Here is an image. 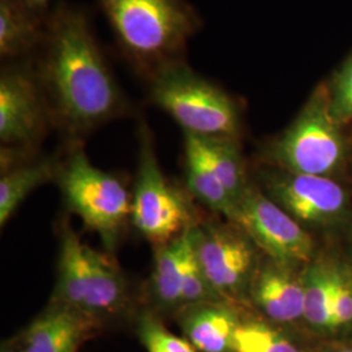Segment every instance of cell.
I'll return each mask as SVG.
<instances>
[{"mask_svg":"<svg viewBox=\"0 0 352 352\" xmlns=\"http://www.w3.org/2000/svg\"><path fill=\"white\" fill-rule=\"evenodd\" d=\"M34 64L54 124L78 139L124 115L126 97L104 59L87 14L60 6L49 14Z\"/></svg>","mask_w":352,"mask_h":352,"instance_id":"6da1fadb","label":"cell"},{"mask_svg":"<svg viewBox=\"0 0 352 352\" xmlns=\"http://www.w3.org/2000/svg\"><path fill=\"white\" fill-rule=\"evenodd\" d=\"M58 278L51 302H60L109 329L135 324L140 307L129 280L107 253L82 243L69 223L59 230Z\"/></svg>","mask_w":352,"mask_h":352,"instance_id":"7a4b0ae2","label":"cell"},{"mask_svg":"<svg viewBox=\"0 0 352 352\" xmlns=\"http://www.w3.org/2000/svg\"><path fill=\"white\" fill-rule=\"evenodd\" d=\"M128 60L146 78L182 59L201 20L186 0H98Z\"/></svg>","mask_w":352,"mask_h":352,"instance_id":"3957f363","label":"cell"},{"mask_svg":"<svg viewBox=\"0 0 352 352\" xmlns=\"http://www.w3.org/2000/svg\"><path fill=\"white\" fill-rule=\"evenodd\" d=\"M148 80L151 101L168 113L184 133L201 139H236V102L183 59L160 67Z\"/></svg>","mask_w":352,"mask_h":352,"instance_id":"277c9868","label":"cell"},{"mask_svg":"<svg viewBox=\"0 0 352 352\" xmlns=\"http://www.w3.org/2000/svg\"><path fill=\"white\" fill-rule=\"evenodd\" d=\"M56 182L68 209L113 251L132 222V193L124 183L91 164L77 141L58 161Z\"/></svg>","mask_w":352,"mask_h":352,"instance_id":"5b68a950","label":"cell"},{"mask_svg":"<svg viewBox=\"0 0 352 352\" xmlns=\"http://www.w3.org/2000/svg\"><path fill=\"white\" fill-rule=\"evenodd\" d=\"M188 197L168 180L158 164L151 131L140 128L139 167L132 193V225L154 248L200 223Z\"/></svg>","mask_w":352,"mask_h":352,"instance_id":"8992f818","label":"cell"},{"mask_svg":"<svg viewBox=\"0 0 352 352\" xmlns=\"http://www.w3.org/2000/svg\"><path fill=\"white\" fill-rule=\"evenodd\" d=\"M340 124L330 109V91L316 89L298 118L270 148V157L285 171L330 177L344 158Z\"/></svg>","mask_w":352,"mask_h":352,"instance_id":"52a82bcc","label":"cell"},{"mask_svg":"<svg viewBox=\"0 0 352 352\" xmlns=\"http://www.w3.org/2000/svg\"><path fill=\"white\" fill-rule=\"evenodd\" d=\"M54 123L50 104L38 78L34 63L17 60L0 75L1 168L36 149Z\"/></svg>","mask_w":352,"mask_h":352,"instance_id":"ba28073f","label":"cell"},{"mask_svg":"<svg viewBox=\"0 0 352 352\" xmlns=\"http://www.w3.org/2000/svg\"><path fill=\"white\" fill-rule=\"evenodd\" d=\"M193 243L202 270L222 300L238 304L250 296L260 265L258 248L239 226L201 219L195 226Z\"/></svg>","mask_w":352,"mask_h":352,"instance_id":"9c48e42d","label":"cell"},{"mask_svg":"<svg viewBox=\"0 0 352 352\" xmlns=\"http://www.w3.org/2000/svg\"><path fill=\"white\" fill-rule=\"evenodd\" d=\"M231 222L250 236L258 251L277 263L296 267L312 257L314 240L304 227L252 186L236 204Z\"/></svg>","mask_w":352,"mask_h":352,"instance_id":"30bf717a","label":"cell"},{"mask_svg":"<svg viewBox=\"0 0 352 352\" xmlns=\"http://www.w3.org/2000/svg\"><path fill=\"white\" fill-rule=\"evenodd\" d=\"M267 187L273 201L302 226L330 223L346 210L344 189L327 176L285 171L270 176Z\"/></svg>","mask_w":352,"mask_h":352,"instance_id":"8fae6325","label":"cell"},{"mask_svg":"<svg viewBox=\"0 0 352 352\" xmlns=\"http://www.w3.org/2000/svg\"><path fill=\"white\" fill-rule=\"evenodd\" d=\"M103 330L97 320L50 300L12 340L20 352H77Z\"/></svg>","mask_w":352,"mask_h":352,"instance_id":"7c38bea8","label":"cell"},{"mask_svg":"<svg viewBox=\"0 0 352 352\" xmlns=\"http://www.w3.org/2000/svg\"><path fill=\"white\" fill-rule=\"evenodd\" d=\"M248 299L265 320L274 324L295 322L304 312L302 276L296 273V267L266 257L252 279Z\"/></svg>","mask_w":352,"mask_h":352,"instance_id":"4fadbf2b","label":"cell"},{"mask_svg":"<svg viewBox=\"0 0 352 352\" xmlns=\"http://www.w3.org/2000/svg\"><path fill=\"white\" fill-rule=\"evenodd\" d=\"M195 226L175 240L154 248V260L142 308L161 318L175 317L182 309V294Z\"/></svg>","mask_w":352,"mask_h":352,"instance_id":"5bb4252c","label":"cell"},{"mask_svg":"<svg viewBox=\"0 0 352 352\" xmlns=\"http://www.w3.org/2000/svg\"><path fill=\"white\" fill-rule=\"evenodd\" d=\"M240 318L236 304L225 300L192 305L174 317L183 337L197 352H231Z\"/></svg>","mask_w":352,"mask_h":352,"instance_id":"9a60e30c","label":"cell"},{"mask_svg":"<svg viewBox=\"0 0 352 352\" xmlns=\"http://www.w3.org/2000/svg\"><path fill=\"white\" fill-rule=\"evenodd\" d=\"M184 164L187 187L193 197L214 213L234 218L236 205L215 174L200 138L184 133Z\"/></svg>","mask_w":352,"mask_h":352,"instance_id":"2e32d148","label":"cell"},{"mask_svg":"<svg viewBox=\"0 0 352 352\" xmlns=\"http://www.w3.org/2000/svg\"><path fill=\"white\" fill-rule=\"evenodd\" d=\"M49 17L30 12L14 0H0V55L20 60L39 50Z\"/></svg>","mask_w":352,"mask_h":352,"instance_id":"e0dca14e","label":"cell"},{"mask_svg":"<svg viewBox=\"0 0 352 352\" xmlns=\"http://www.w3.org/2000/svg\"><path fill=\"white\" fill-rule=\"evenodd\" d=\"M56 173L58 161L52 158L17 164L3 170L0 177V226L8 223L33 190L56 179Z\"/></svg>","mask_w":352,"mask_h":352,"instance_id":"ac0fdd59","label":"cell"},{"mask_svg":"<svg viewBox=\"0 0 352 352\" xmlns=\"http://www.w3.org/2000/svg\"><path fill=\"white\" fill-rule=\"evenodd\" d=\"M336 270L324 265H312L302 276V318L317 329H334L333 296Z\"/></svg>","mask_w":352,"mask_h":352,"instance_id":"d6986e66","label":"cell"},{"mask_svg":"<svg viewBox=\"0 0 352 352\" xmlns=\"http://www.w3.org/2000/svg\"><path fill=\"white\" fill-rule=\"evenodd\" d=\"M201 141L215 174L236 205L250 187L245 164L236 139H201Z\"/></svg>","mask_w":352,"mask_h":352,"instance_id":"ffe728a7","label":"cell"},{"mask_svg":"<svg viewBox=\"0 0 352 352\" xmlns=\"http://www.w3.org/2000/svg\"><path fill=\"white\" fill-rule=\"evenodd\" d=\"M276 325L267 320L241 316L231 352H302Z\"/></svg>","mask_w":352,"mask_h":352,"instance_id":"44dd1931","label":"cell"},{"mask_svg":"<svg viewBox=\"0 0 352 352\" xmlns=\"http://www.w3.org/2000/svg\"><path fill=\"white\" fill-rule=\"evenodd\" d=\"M133 327L146 352H197L184 337L171 333L164 318L146 308L140 309Z\"/></svg>","mask_w":352,"mask_h":352,"instance_id":"7402d4cb","label":"cell"},{"mask_svg":"<svg viewBox=\"0 0 352 352\" xmlns=\"http://www.w3.org/2000/svg\"><path fill=\"white\" fill-rule=\"evenodd\" d=\"M329 91L334 119L340 126L352 122V56L343 64Z\"/></svg>","mask_w":352,"mask_h":352,"instance_id":"603a6c76","label":"cell"},{"mask_svg":"<svg viewBox=\"0 0 352 352\" xmlns=\"http://www.w3.org/2000/svg\"><path fill=\"white\" fill-rule=\"evenodd\" d=\"M334 327H344L352 322V279L336 270L333 296Z\"/></svg>","mask_w":352,"mask_h":352,"instance_id":"cb8c5ba5","label":"cell"},{"mask_svg":"<svg viewBox=\"0 0 352 352\" xmlns=\"http://www.w3.org/2000/svg\"><path fill=\"white\" fill-rule=\"evenodd\" d=\"M30 12L36 13L41 17H49V4L51 0H14Z\"/></svg>","mask_w":352,"mask_h":352,"instance_id":"d4e9b609","label":"cell"},{"mask_svg":"<svg viewBox=\"0 0 352 352\" xmlns=\"http://www.w3.org/2000/svg\"><path fill=\"white\" fill-rule=\"evenodd\" d=\"M0 352H20L19 351V349L16 347V344H14V342H13L12 338L11 340H3L1 342V349H0Z\"/></svg>","mask_w":352,"mask_h":352,"instance_id":"484cf974","label":"cell"},{"mask_svg":"<svg viewBox=\"0 0 352 352\" xmlns=\"http://www.w3.org/2000/svg\"><path fill=\"white\" fill-rule=\"evenodd\" d=\"M340 352H352V350H342V351Z\"/></svg>","mask_w":352,"mask_h":352,"instance_id":"4316f807","label":"cell"}]
</instances>
